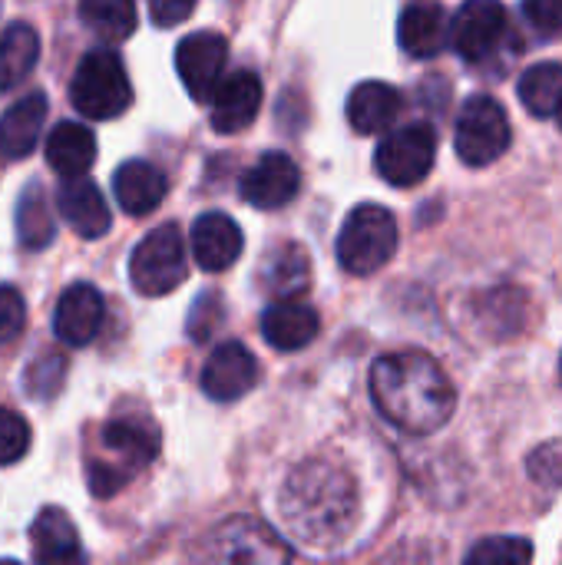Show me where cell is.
<instances>
[{
    "label": "cell",
    "instance_id": "obj_33",
    "mask_svg": "<svg viewBox=\"0 0 562 565\" xmlns=\"http://www.w3.org/2000/svg\"><path fill=\"white\" fill-rule=\"evenodd\" d=\"M26 324V308L17 288L0 285V344L13 341Z\"/></svg>",
    "mask_w": 562,
    "mask_h": 565
},
{
    "label": "cell",
    "instance_id": "obj_6",
    "mask_svg": "<svg viewBox=\"0 0 562 565\" xmlns=\"http://www.w3.org/2000/svg\"><path fill=\"white\" fill-rule=\"evenodd\" d=\"M129 281L146 298H162L185 281V238L179 225L166 222L132 248Z\"/></svg>",
    "mask_w": 562,
    "mask_h": 565
},
{
    "label": "cell",
    "instance_id": "obj_5",
    "mask_svg": "<svg viewBox=\"0 0 562 565\" xmlns=\"http://www.w3.org/2000/svg\"><path fill=\"white\" fill-rule=\"evenodd\" d=\"M70 103L86 119H116L132 103V86L126 76L123 60L113 50H93L79 60L73 83H70Z\"/></svg>",
    "mask_w": 562,
    "mask_h": 565
},
{
    "label": "cell",
    "instance_id": "obj_27",
    "mask_svg": "<svg viewBox=\"0 0 562 565\" xmlns=\"http://www.w3.org/2000/svg\"><path fill=\"white\" fill-rule=\"evenodd\" d=\"M311 275V265H308V255L301 245H282L268 262H265V271H262V281L268 288L272 298H298L305 288H308V278Z\"/></svg>",
    "mask_w": 562,
    "mask_h": 565
},
{
    "label": "cell",
    "instance_id": "obj_15",
    "mask_svg": "<svg viewBox=\"0 0 562 565\" xmlns=\"http://www.w3.org/2000/svg\"><path fill=\"white\" fill-rule=\"evenodd\" d=\"M103 318H106V301L103 295L86 285V281H76L70 285L60 301H56V311H53V331L63 344L70 348H83L89 344L99 328H103Z\"/></svg>",
    "mask_w": 562,
    "mask_h": 565
},
{
    "label": "cell",
    "instance_id": "obj_16",
    "mask_svg": "<svg viewBox=\"0 0 562 565\" xmlns=\"http://www.w3.org/2000/svg\"><path fill=\"white\" fill-rule=\"evenodd\" d=\"M397 40L407 56L431 60L450 46V17L441 3H411L397 20Z\"/></svg>",
    "mask_w": 562,
    "mask_h": 565
},
{
    "label": "cell",
    "instance_id": "obj_21",
    "mask_svg": "<svg viewBox=\"0 0 562 565\" xmlns=\"http://www.w3.org/2000/svg\"><path fill=\"white\" fill-rule=\"evenodd\" d=\"M60 215L70 222V228L79 235V238H103L109 232V205L99 192L96 182H89L86 175H76L70 179L63 189H60Z\"/></svg>",
    "mask_w": 562,
    "mask_h": 565
},
{
    "label": "cell",
    "instance_id": "obj_19",
    "mask_svg": "<svg viewBox=\"0 0 562 565\" xmlns=\"http://www.w3.org/2000/svg\"><path fill=\"white\" fill-rule=\"evenodd\" d=\"M46 96L43 93H30L23 99H17L3 116H0V159L13 162V159H26L40 136H43V122H46Z\"/></svg>",
    "mask_w": 562,
    "mask_h": 565
},
{
    "label": "cell",
    "instance_id": "obj_23",
    "mask_svg": "<svg viewBox=\"0 0 562 565\" xmlns=\"http://www.w3.org/2000/svg\"><path fill=\"white\" fill-rule=\"evenodd\" d=\"M30 553L36 563H79V536L73 520L60 507H46L36 513L30 526Z\"/></svg>",
    "mask_w": 562,
    "mask_h": 565
},
{
    "label": "cell",
    "instance_id": "obj_32",
    "mask_svg": "<svg viewBox=\"0 0 562 565\" xmlns=\"http://www.w3.org/2000/svg\"><path fill=\"white\" fill-rule=\"evenodd\" d=\"M63 371H66V364H63L60 354H50V351L40 354L26 367V394L36 397V401H50L60 391V384H63Z\"/></svg>",
    "mask_w": 562,
    "mask_h": 565
},
{
    "label": "cell",
    "instance_id": "obj_3",
    "mask_svg": "<svg viewBox=\"0 0 562 565\" xmlns=\"http://www.w3.org/2000/svg\"><path fill=\"white\" fill-rule=\"evenodd\" d=\"M103 460L86 463V480L93 497H113L159 454V434L152 424L136 417H116L99 430Z\"/></svg>",
    "mask_w": 562,
    "mask_h": 565
},
{
    "label": "cell",
    "instance_id": "obj_10",
    "mask_svg": "<svg viewBox=\"0 0 562 565\" xmlns=\"http://www.w3.org/2000/svg\"><path fill=\"white\" fill-rule=\"evenodd\" d=\"M225 63H229V43H225V36H219L212 30L189 33L176 46L179 79L189 89V96L199 99V103H209L212 99L215 86L225 76Z\"/></svg>",
    "mask_w": 562,
    "mask_h": 565
},
{
    "label": "cell",
    "instance_id": "obj_34",
    "mask_svg": "<svg viewBox=\"0 0 562 565\" xmlns=\"http://www.w3.org/2000/svg\"><path fill=\"white\" fill-rule=\"evenodd\" d=\"M523 13L543 36H562V0H523Z\"/></svg>",
    "mask_w": 562,
    "mask_h": 565
},
{
    "label": "cell",
    "instance_id": "obj_25",
    "mask_svg": "<svg viewBox=\"0 0 562 565\" xmlns=\"http://www.w3.org/2000/svg\"><path fill=\"white\" fill-rule=\"evenodd\" d=\"M40 56V36L30 23H10L0 33V93L23 83Z\"/></svg>",
    "mask_w": 562,
    "mask_h": 565
},
{
    "label": "cell",
    "instance_id": "obj_31",
    "mask_svg": "<svg viewBox=\"0 0 562 565\" xmlns=\"http://www.w3.org/2000/svg\"><path fill=\"white\" fill-rule=\"evenodd\" d=\"M26 450H30V424L17 411L0 407V467L23 460Z\"/></svg>",
    "mask_w": 562,
    "mask_h": 565
},
{
    "label": "cell",
    "instance_id": "obj_28",
    "mask_svg": "<svg viewBox=\"0 0 562 565\" xmlns=\"http://www.w3.org/2000/svg\"><path fill=\"white\" fill-rule=\"evenodd\" d=\"M53 235H56V222H53L50 202H46L43 189L36 182H30L17 202V238L23 248L40 252L53 242Z\"/></svg>",
    "mask_w": 562,
    "mask_h": 565
},
{
    "label": "cell",
    "instance_id": "obj_20",
    "mask_svg": "<svg viewBox=\"0 0 562 565\" xmlns=\"http://www.w3.org/2000/svg\"><path fill=\"white\" fill-rule=\"evenodd\" d=\"M318 311L295 301V298H278L265 315H262V338L275 351H301L318 338Z\"/></svg>",
    "mask_w": 562,
    "mask_h": 565
},
{
    "label": "cell",
    "instance_id": "obj_4",
    "mask_svg": "<svg viewBox=\"0 0 562 565\" xmlns=\"http://www.w3.org/2000/svg\"><path fill=\"white\" fill-rule=\"evenodd\" d=\"M397 222L384 205H354L338 232V265L348 275H374L397 252Z\"/></svg>",
    "mask_w": 562,
    "mask_h": 565
},
{
    "label": "cell",
    "instance_id": "obj_36",
    "mask_svg": "<svg viewBox=\"0 0 562 565\" xmlns=\"http://www.w3.org/2000/svg\"><path fill=\"white\" fill-rule=\"evenodd\" d=\"M195 10V0H149V13L156 26H176L189 20Z\"/></svg>",
    "mask_w": 562,
    "mask_h": 565
},
{
    "label": "cell",
    "instance_id": "obj_1",
    "mask_svg": "<svg viewBox=\"0 0 562 565\" xmlns=\"http://www.w3.org/2000/svg\"><path fill=\"white\" fill-rule=\"evenodd\" d=\"M278 513L285 530L315 553L344 546L358 526V487L351 473L331 460H305L282 487Z\"/></svg>",
    "mask_w": 562,
    "mask_h": 565
},
{
    "label": "cell",
    "instance_id": "obj_37",
    "mask_svg": "<svg viewBox=\"0 0 562 565\" xmlns=\"http://www.w3.org/2000/svg\"><path fill=\"white\" fill-rule=\"evenodd\" d=\"M560 374H562V361H560Z\"/></svg>",
    "mask_w": 562,
    "mask_h": 565
},
{
    "label": "cell",
    "instance_id": "obj_35",
    "mask_svg": "<svg viewBox=\"0 0 562 565\" xmlns=\"http://www.w3.org/2000/svg\"><path fill=\"white\" fill-rule=\"evenodd\" d=\"M219 318H222V298L219 295H202L195 301L192 315H189V334L195 341H205L212 334V328L219 324Z\"/></svg>",
    "mask_w": 562,
    "mask_h": 565
},
{
    "label": "cell",
    "instance_id": "obj_17",
    "mask_svg": "<svg viewBox=\"0 0 562 565\" xmlns=\"http://www.w3.org/2000/svg\"><path fill=\"white\" fill-rule=\"evenodd\" d=\"M169 192V179L159 166L146 159H129L116 169L113 175V195L126 215H149L162 205Z\"/></svg>",
    "mask_w": 562,
    "mask_h": 565
},
{
    "label": "cell",
    "instance_id": "obj_38",
    "mask_svg": "<svg viewBox=\"0 0 562 565\" xmlns=\"http://www.w3.org/2000/svg\"><path fill=\"white\" fill-rule=\"evenodd\" d=\"M560 119H562V116H560Z\"/></svg>",
    "mask_w": 562,
    "mask_h": 565
},
{
    "label": "cell",
    "instance_id": "obj_29",
    "mask_svg": "<svg viewBox=\"0 0 562 565\" xmlns=\"http://www.w3.org/2000/svg\"><path fill=\"white\" fill-rule=\"evenodd\" d=\"M79 20L96 36L119 43L136 30V0H79Z\"/></svg>",
    "mask_w": 562,
    "mask_h": 565
},
{
    "label": "cell",
    "instance_id": "obj_8",
    "mask_svg": "<svg viewBox=\"0 0 562 565\" xmlns=\"http://www.w3.org/2000/svg\"><path fill=\"white\" fill-rule=\"evenodd\" d=\"M437 159V132L427 122H411L384 136V142L374 152V166L388 185L411 189L424 182Z\"/></svg>",
    "mask_w": 562,
    "mask_h": 565
},
{
    "label": "cell",
    "instance_id": "obj_9",
    "mask_svg": "<svg viewBox=\"0 0 562 565\" xmlns=\"http://www.w3.org/2000/svg\"><path fill=\"white\" fill-rule=\"evenodd\" d=\"M510 40V17L500 0H467L450 17V46L467 63L494 60Z\"/></svg>",
    "mask_w": 562,
    "mask_h": 565
},
{
    "label": "cell",
    "instance_id": "obj_13",
    "mask_svg": "<svg viewBox=\"0 0 562 565\" xmlns=\"http://www.w3.org/2000/svg\"><path fill=\"white\" fill-rule=\"evenodd\" d=\"M258 381V364L252 358V351L238 341H225L219 344L205 367H202V391L205 397L219 401V404H232L238 397H245Z\"/></svg>",
    "mask_w": 562,
    "mask_h": 565
},
{
    "label": "cell",
    "instance_id": "obj_2",
    "mask_svg": "<svg viewBox=\"0 0 562 565\" xmlns=\"http://www.w3.org/2000/svg\"><path fill=\"white\" fill-rule=\"evenodd\" d=\"M371 397L384 420L414 437L437 434L457 407L450 377L424 351H394L378 358L371 367Z\"/></svg>",
    "mask_w": 562,
    "mask_h": 565
},
{
    "label": "cell",
    "instance_id": "obj_22",
    "mask_svg": "<svg viewBox=\"0 0 562 565\" xmlns=\"http://www.w3.org/2000/svg\"><path fill=\"white\" fill-rule=\"evenodd\" d=\"M401 116V93L384 79H364L348 96V122L361 136L384 132Z\"/></svg>",
    "mask_w": 562,
    "mask_h": 565
},
{
    "label": "cell",
    "instance_id": "obj_11",
    "mask_svg": "<svg viewBox=\"0 0 562 565\" xmlns=\"http://www.w3.org/2000/svg\"><path fill=\"white\" fill-rule=\"evenodd\" d=\"M209 556L225 563H288L291 550L258 520H232L209 540Z\"/></svg>",
    "mask_w": 562,
    "mask_h": 565
},
{
    "label": "cell",
    "instance_id": "obj_14",
    "mask_svg": "<svg viewBox=\"0 0 562 565\" xmlns=\"http://www.w3.org/2000/svg\"><path fill=\"white\" fill-rule=\"evenodd\" d=\"M262 109V79L252 70H235L222 76L212 93V129L222 136L242 132L255 122Z\"/></svg>",
    "mask_w": 562,
    "mask_h": 565
},
{
    "label": "cell",
    "instance_id": "obj_12",
    "mask_svg": "<svg viewBox=\"0 0 562 565\" xmlns=\"http://www.w3.org/2000/svg\"><path fill=\"white\" fill-rule=\"evenodd\" d=\"M301 189V169L285 152H265L238 182V192L255 209H282Z\"/></svg>",
    "mask_w": 562,
    "mask_h": 565
},
{
    "label": "cell",
    "instance_id": "obj_7",
    "mask_svg": "<svg viewBox=\"0 0 562 565\" xmlns=\"http://www.w3.org/2000/svg\"><path fill=\"white\" fill-rule=\"evenodd\" d=\"M510 139H513V129H510L507 109L494 96L477 93L464 103V109L457 116L454 142H457V156L467 166L484 169V166L497 162L510 149Z\"/></svg>",
    "mask_w": 562,
    "mask_h": 565
},
{
    "label": "cell",
    "instance_id": "obj_24",
    "mask_svg": "<svg viewBox=\"0 0 562 565\" xmlns=\"http://www.w3.org/2000/svg\"><path fill=\"white\" fill-rule=\"evenodd\" d=\"M96 159V136L83 122H56L46 136V162L63 179L86 175Z\"/></svg>",
    "mask_w": 562,
    "mask_h": 565
},
{
    "label": "cell",
    "instance_id": "obj_18",
    "mask_svg": "<svg viewBox=\"0 0 562 565\" xmlns=\"http://www.w3.org/2000/svg\"><path fill=\"white\" fill-rule=\"evenodd\" d=\"M242 228L225 212H205L192 225V255L205 271H225L242 255Z\"/></svg>",
    "mask_w": 562,
    "mask_h": 565
},
{
    "label": "cell",
    "instance_id": "obj_26",
    "mask_svg": "<svg viewBox=\"0 0 562 565\" xmlns=\"http://www.w3.org/2000/svg\"><path fill=\"white\" fill-rule=\"evenodd\" d=\"M517 93H520V103L530 116H537V119L562 116V66L553 60L533 63L520 76Z\"/></svg>",
    "mask_w": 562,
    "mask_h": 565
},
{
    "label": "cell",
    "instance_id": "obj_30",
    "mask_svg": "<svg viewBox=\"0 0 562 565\" xmlns=\"http://www.w3.org/2000/svg\"><path fill=\"white\" fill-rule=\"evenodd\" d=\"M530 559H533V546L527 540H513V536L484 540L480 546H474L467 553L470 565H523Z\"/></svg>",
    "mask_w": 562,
    "mask_h": 565
}]
</instances>
